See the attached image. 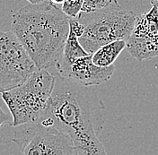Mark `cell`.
Here are the masks:
<instances>
[{
  "instance_id": "obj_16",
  "label": "cell",
  "mask_w": 158,
  "mask_h": 155,
  "mask_svg": "<svg viewBox=\"0 0 158 155\" xmlns=\"http://www.w3.org/2000/svg\"><path fill=\"white\" fill-rule=\"evenodd\" d=\"M26 1H28L31 4H36V3H39V2L43 1V0H26Z\"/></svg>"
},
{
  "instance_id": "obj_5",
  "label": "cell",
  "mask_w": 158,
  "mask_h": 155,
  "mask_svg": "<svg viewBox=\"0 0 158 155\" xmlns=\"http://www.w3.org/2000/svg\"><path fill=\"white\" fill-rule=\"evenodd\" d=\"M15 127L13 142L23 154L77 155L71 138L41 119Z\"/></svg>"
},
{
  "instance_id": "obj_6",
  "label": "cell",
  "mask_w": 158,
  "mask_h": 155,
  "mask_svg": "<svg viewBox=\"0 0 158 155\" xmlns=\"http://www.w3.org/2000/svg\"><path fill=\"white\" fill-rule=\"evenodd\" d=\"M36 69L15 33L0 31V93L23 84Z\"/></svg>"
},
{
  "instance_id": "obj_10",
  "label": "cell",
  "mask_w": 158,
  "mask_h": 155,
  "mask_svg": "<svg viewBox=\"0 0 158 155\" xmlns=\"http://www.w3.org/2000/svg\"><path fill=\"white\" fill-rule=\"evenodd\" d=\"M90 53L85 51L79 42L78 37L75 34L72 30L69 29V33L67 40L64 45V49L61 53V56L56 63L55 67L58 65H64L71 62L72 60L77 58L87 56Z\"/></svg>"
},
{
  "instance_id": "obj_8",
  "label": "cell",
  "mask_w": 158,
  "mask_h": 155,
  "mask_svg": "<svg viewBox=\"0 0 158 155\" xmlns=\"http://www.w3.org/2000/svg\"><path fill=\"white\" fill-rule=\"evenodd\" d=\"M92 55L77 58L68 64L55 67L57 75L84 86L100 85L109 81L115 72L114 65L98 67L94 64Z\"/></svg>"
},
{
  "instance_id": "obj_2",
  "label": "cell",
  "mask_w": 158,
  "mask_h": 155,
  "mask_svg": "<svg viewBox=\"0 0 158 155\" xmlns=\"http://www.w3.org/2000/svg\"><path fill=\"white\" fill-rule=\"evenodd\" d=\"M69 16L49 0L27 5L12 15L11 31L38 69L54 67L69 33Z\"/></svg>"
},
{
  "instance_id": "obj_7",
  "label": "cell",
  "mask_w": 158,
  "mask_h": 155,
  "mask_svg": "<svg viewBox=\"0 0 158 155\" xmlns=\"http://www.w3.org/2000/svg\"><path fill=\"white\" fill-rule=\"evenodd\" d=\"M126 49L138 62L158 57V9L137 15L133 30L126 39Z\"/></svg>"
},
{
  "instance_id": "obj_12",
  "label": "cell",
  "mask_w": 158,
  "mask_h": 155,
  "mask_svg": "<svg viewBox=\"0 0 158 155\" xmlns=\"http://www.w3.org/2000/svg\"><path fill=\"white\" fill-rule=\"evenodd\" d=\"M84 0H65L61 5V10L69 18H77L82 11Z\"/></svg>"
},
{
  "instance_id": "obj_4",
  "label": "cell",
  "mask_w": 158,
  "mask_h": 155,
  "mask_svg": "<svg viewBox=\"0 0 158 155\" xmlns=\"http://www.w3.org/2000/svg\"><path fill=\"white\" fill-rule=\"evenodd\" d=\"M137 14L120 6L91 13L80 12L77 19L84 26V33L79 37L82 47L93 54L102 46L111 41L128 39Z\"/></svg>"
},
{
  "instance_id": "obj_1",
  "label": "cell",
  "mask_w": 158,
  "mask_h": 155,
  "mask_svg": "<svg viewBox=\"0 0 158 155\" xmlns=\"http://www.w3.org/2000/svg\"><path fill=\"white\" fill-rule=\"evenodd\" d=\"M104 104L92 86L56 75L45 112L38 119L57 127L71 138L76 154H106L99 139L104 124Z\"/></svg>"
},
{
  "instance_id": "obj_3",
  "label": "cell",
  "mask_w": 158,
  "mask_h": 155,
  "mask_svg": "<svg viewBox=\"0 0 158 155\" xmlns=\"http://www.w3.org/2000/svg\"><path fill=\"white\" fill-rule=\"evenodd\" d=\"M56 75L48 69H36L23 84L1 92L9 108L13 126L35 121L45 112L49 105Z\"/></svg>"
},
{
  "instance_id": "obj_15",
  "label": "cell",
  "mask_w": 158,
  "mask_h": 155,
  "mask_svg": "<svg viewBox=\"0 0 158 155\" xmlns=\"http://www.w3.org/2000/svg\"><path fill=\"white\" fill-rule=\"evenodd\" d=\"M150 2L152 6H156L158 9V0H150Z\"/></svg>"
},
{
  "instance_id": "obj_9",
  "label": "cell",
  "mask_w": 158,
  "mask_h": 155,
  "mask_svg": "<svg viewBox=\"0 0 158 155\" xmlns=\"http://www.w3.org/2000/svg\"><path fill=\"white\" fill-rule=\"evenodd\" d=\"M124 49H126L125 39L111 41L94 51L92 55V60L98 67H109L113 65Z\"/></svg>"
},
{
  "instance_id": "obj_14",
  "label": "cell",
  "mask_w": 158,
  "mask_h": 155,
  "mask_svg": "<svg viewBox=\"0 0 158 155\" xmlns=\"http://www.w3.org/2000/svg\"><path fill=\"white\" fill-rule=\"evenodd\" d=\"M49 1H50L51 3H53V4L59 6V5H62V3H63L65 0H49Z\"/></svg>"
},
{
  "instance_id": "obj_13",
  "label": "cell",
  "mask_w": 158,
  "mask_h": 155,
  "mask_svg": "<svg viewBox=\"0 0 158 155\" xmlns=\"http://www.w3.org/2000/svg\"><path fill=\"white\" fill-rule=\"evenodd\" d=\"M6 123H8L9 125H12V123L9 122V116H7V114L4 111L2 107L0 106V126L3 124H6Z\"/></svg>"
},
{
  "instance_id": "obj_11",
  "label": "cell",
  "mask_w": 158,
  "mask_h": 155,
  "mask_svg": "<svg viewBox=\"0 0 158 155\" xmlns=\"http://www.w3.org/2000/svg\"><path fill=\"white\" fill-rule=\"evenodd\" d=\"M118 6H119L118 0H84L82 12L91 13Z\"/></svg>"
}]
</instances>
